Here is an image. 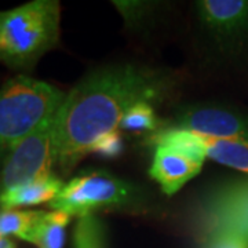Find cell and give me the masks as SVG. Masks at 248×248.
Wrapping results in <instances>:
<instances>
[{
    "mask_svg": "<svg viewBox=\"0 0 248 248\" xmlns=\"http://www.w3.org/2000/svg\"><path fill=\"white\" fill-rule=\"evenodd\" d=\"M178 130L193 131L215 140L248 145V124L239 116L215 108H196L179 119Z\"/></svg>",
    "mask_w": 248,
    "mask_h": 248,
    "instance_id": "obj_7",
    "label": "cell"
},
{
    "mask_svg": "<svg viewBox=\"0 0 248 248\" xmlns=\"http://www.w3.org/2000/svg\"><path fill=\"white\" fill-rule=\"evenodd\" d=\"M3 237H4V236H3V234H1V232H0V240L3 239Z\"/></svg>",
    "mask_w": 248,
    "mask_h": 248,
    "instance_id": "obj_20",
    "label": "cell"
},
{
    "mask_svg": "<svg viewBox=\"0 0 248 248\" xmlns=\"http://www.w3.org/2000/svg\"><path fill=\"white\" fill-rule=\"evenodd\" d=\"M63 187V182L55 175L35 181L27 185L11 187L0 192V207L4 211L14 210L17 207L39 205L51 203Z\"/></svg>",
    "mask_w": 248,
    "mask_h": 248,
    "instance_id": "obj_9",
    "label": "cell"
},
{
    "mask_svg": "<svg viewBox=\"0 0 248 248\" xmlns=\"http://www.w3.org/2000/svg\"><path fill=\"white\" fill-rule=\"evenodd\" d=\"M199 10L210 27L228 33L248 22V1L243 0H204L199 3Z\"/></svg>",
    "mask_w": 248,
    "mask_h": 248,
    "instance_id": "obj_10",
    "label": "cell"
},
{
    "mask_svg": "<svg viewBox=\"0 0 248 248\" xmlns=\"http://www.w3.org/2000/svg\"><path fill=\"white\" fill-rule=\"evenodd\" d=\"M42 213L43 211H3L0 214V232L4 237L13 234L18 239L29 241Z\"/></svg>",
    "mask_w": 248,
    "mask_h": 248,
    "instance_id": "obj_14",
    "label": "cell"
},
{
    "mask_svg": "<svg viewBox=\"0 0 248 248\" xmlns=\"http://www.w3.org/2000/svg\"><path fill=\"white\" fill-rule=\"evenodd\" d=\"M71 221L68 214L61 211L42 213L29 243L37 248H63L65 244V229Z\"/></svg>",
    "mask_w": 248,
    "mask_h": 248,
    "instance_id": "obj_12",
    "label": "cell"
},
{
    "mask_svg": "<svg viewBox=\"0 0 248 248\" xmlns=\"http://www.w3.org/2000/svg\"><path fill=\"white\" fill-rule=\"evenodd\" d=\"M207 248H248V240L237 233L223 232L208 237Z\"/></svg>",
    "mask_w": 248,
    "mask_h": 248,
    "instance_id": "obj_18",
    "label": "cell"
},
{
    "mask_svg": "<svg viewBox=\"0 0 248 248\" xmlns=\"http://www.w3.org/2000/svg\"><path fill=\"white\" fill-rule=\"evenodd\" d=\"M128 195V187L120 179L108 172H91L73 178L63 185L50 207L69 217L83 218L101 207L123 203Z\"/></svg>",
    "mask_w": 248,
    "mask_h": 248,
    "instance_id": "obj_5",
    "label": "cell"
},
{
    "mask_svg": "<svg viewBox=\"0 0 248 248\" xmlns=\"http://www.w3.org/2000/svg\"><path fill=\"white\" fill-rule=\"evenodd\" d=\"M203 164L166 146H156L151 177L156 179L166 195H174L202 171Z\"/></svg>",
    "mask_w": 248,
    "mask_h": 248,
    "instance_id": "obj_8",
    "label": "cell"
},
{
    "mask_svg": "<svg viewBox=\"0 0 248 248\" xmlns=\"http://www.w3.org/2000/svg\"><path fill=\"white\" fill-rule=\"evenodd\" d=\"M200 225L207 237L229 232L248 240V181L215 190L202 207Z\"/></svg>",
    "mask_w": 248,
    "mask_h": 248,
    "instance_id": "obj_6",
    "label": "cell"
},
{
    "mask_svg": "<svg viewBox=\"0 0 248 248\" xmlns=\"http://www.w3.org/2000/svg\"><path fill=\"white\" fill-rule=\"evenodd\" d=\"M0 248H16V244L11 240L3 237L0 240Z\"/></svg>",
    "mask_w": 248,
    "mask_h": 248,
    "instance_id": "obj_19",
    "label": "cell"
},
{
    "mask_svg": "<svg viewBox=\"0 0 248 248\" xmlns=\"http://www.w3.org/2000/svg\"><path fill=\"white\" fill-rule=\"evenodd\" d=\"M166 80L133 65L91 73L71 90L57 110L55 164L68 172L104 134L116 130L124 115L140 102L159 99Z\"/></svg>",
    "mask_w": 248,
    "mask_h": 248,
    "instance_id": "obj_1",
    "label": "cell"
},
{
    "mask_svg": "<svg viewBox=\"0 0 248 248\" xmlns=\"http://www.w3.org/2000/svg\"><path fill=\"white\" fill-rule=\"evenodd\" d=\"M152 142L156 146H166L178 153H182L202 164L207 157L204 137L193 131L178 130V128L161 131L152 137Z\"/></svg>",
    "mask_w": 248,
    "mask_h": 248,
    "instance_id": "obj_11",
    "label": "cell"
},
{
    "mask_svg": "<svg viewBox=\"0 0 248 248\" xmlns=\"http://www.w3.org/2000/svg\"><path fill=\"white\" fill-rule=\"evenodd\" d=\"M73 248H107L104 226L93 214L79 218L73 232Z\"/></svg>",
    "mask_w": 248,
    "mask_h": 248,
    "instance_id": "obj_15",
    "label": "cell"
},
{
    "mask_svg": "<svg viewBox=\"0 0 248 248\" xmlns=\"http://www.w3.org/2000/svg\"><path fill=\"white\" fill-rule=\"evenodd\" d=\"M120 127L127 131H153L157 128V119L151 104L140 102L133 107L122 119Z\"/></svg>",
    "mask_w": 248,
    "mask_h": 248,
    "instance_id": "obj_16",
    "label": "cell"
},
{
    "mask_svg": "<svg viewBox=\"0 0 248 248\" xmlns=\"http://www.w3.org/2000/svg\"><path fill=\"white\" fill-rule=\"evenodd\" d=\"M55 119L57 112L9 152L1 169L0 192L53 175Z\"/></svg>",
    "mask_w": 248,
    "mask_h": 248,
    "instance_id": "obj_4",
    "label": "cell"
},
{
    "mask_svg": "<svg viewBox=\"0 0 248 248\" xmlns=\"http://www.w3.org/2000/svg\"><path fill=\"white\" fill-rule=\"evenodd\" d=\"M65 94L51 84L19 75L0 89V153L11 151L62 105Z\"/></svg>",
    "mask_w": 248,
    "mask_h": 248,
    "instance_id": "obj_3",
    "label": "cell"
},
{
    "mask_svg": "<svg viewBox=\"0 0 248 248\" xmlns=\"http://www.w3.org/2000/svg\"><path fill=\"white\" fill-rule=\"evenodd\" d=\"M60 19L57 0H35L0 11V62L13 68L33 65L58 43Z\"/></svg>",
    "mask_w": 248,
    "mask_h": 248,
    "instance_id": "obj_2",
    "label": "cell"
},
{
    "mask_svg": "<svg viewBox=\"0 0 248 248\" xmlns=\"http://www.w3.org/2000/svg\"><path fill=\"white\" fill-rule=\"evenodd\" d=\"M204 137V135H203ZM207 157L248 174V145L204 137Z\"/></svg>",
    "mask_w": 248,
    "mask_h": 248,
    "instance_id": "obj_13",
    "label": "cell"
},
{
    "mask_svg": "<svg viewBox=\"0 0 248 248\" xmlns=\"http://www.w3.org/2000/svg\"><path fill=\"white\" fill-rule=\"evenodd\" d=\"M122 151H123L122 135L117 130H113V131L104 134L99 140L94 142L90 148L89 153H95L105 159H113L116 156H119Z\"/></svg>",
    "mask_w": 248,
    "mask_h": 248,
    "instance_id": "obj_17",
    "label": "cell"
}]
</instances>
